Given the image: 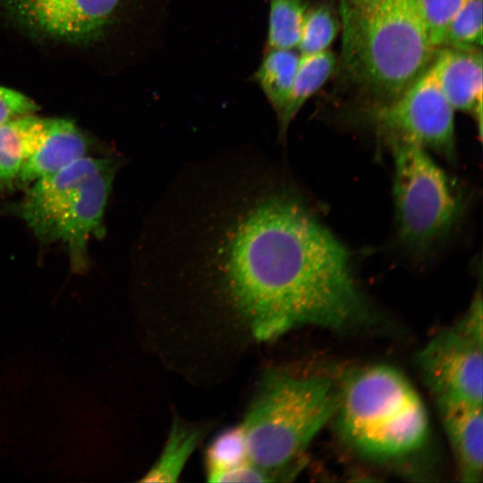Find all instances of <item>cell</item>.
Listing matches in <instances>:
<instances>
[{"instance_id":"5","label":"cell","mask_w":483,"mask_h":483,"mask_svg":"<svg viewBox=\"0 0 483 483\" xmlns=\"http://www.w3.org/2000/svg\"><path fill=\"white\" fill-rule=\"evenodd\" d=\"M388 144L394 160V199L400 239L411 250H426L459 218L462 193L428 150L402 141Z\"/></svg>"},{"instance_id":"22","label":"cell","mask_w":483,"mask_h":483,"mask_svg":"<svg viewBox=\"0 0 483 483\" xmlns=\"http://www.w3.org/2000/svg\"><path fill=\"white\" fill-rule=\"evenodd\" d=\"M464 0H415L433 46L441 47L446 27Z\"/></svg>"},{"instance_id":"10","label":"cell","mask_w":483,"mask_h":483,"mask_svg":"<svg viewBox=\"0 0 483 483\" xmlns=\"http://www.w3.org/2000/svg\"><path fill=\"white\" fill-rule=\"evenodd\" d=\"M103 158L83 157L32 182L20 205V215L38 240L47 243L64 204Z\"/></svg>"},{"instance_id":"18","label":"cell","mask_w":483,"mask_h":483,"mask_svg":"<svg viewBox=\"0 0 483 483\" xmlns=\"http://www.w3.org/2000/svg\"><path fill=\"white\" fill-rule=\"evenodd\" d=\"M309 7L308 0H269L267 47H297Z\"/></svg>"},{"instance_id":"13","label":"cell","mask_w":483,"mask_h":483,"mask_svg":"<svg viewBox=\"0 0 483 483\" xmlns=\"http://www.w3.org/2000/svg\"><path fill=\"white\" fill-rule=\"evenodd\" d=\"M443 425L465 482H479L483 468L482 405L438 406Z\"/></svg>"},{"instance_id":"7","label":"cell","mask_w":483,"mask_h":483,"mask_svg":"<svg viewBox=\"0 0 483 483\" xmlns=\"http://www.w3.org/2000/svg\"><path fill=\"white\" fill-rule=\"evenodd\" d=\"M482 339L458 324L419 352V369L438 406L482 405Z\"/></svg>"},{"instance_id":"24","label":"cell","mask_w":483,"mask_h":483,"mask_svg":"<svg viewBox=\"0 0 483 483\" xmlns=\"http://www.w3.org/2000/svg\"><path fill=\"white\" fill-rule=\"evenodd\" d=\"M275 478L250 462L217 474L211 482H267Z\"/></svg>"},{"instance_id":"8","label":"cell","mask_w":483,"mask_h":483,"mask_svg":"<svg viewBox=\"0 0 483 483\" xmlns=\"http://www.w3.org/2000/svg\"><path fill=\"white\" fill-rule=\"evenodd\" d=\"M128 0H0L13 20L41 36L86 44L103 38Z\"/></svg>"},{"instance_id":"1","label":"cell","mask_w":483,"mask_h":483,"mask_svg":"<svg viewBox=\"0 0 483 483\" xmlns=\"http://www.w3.org/2000/svg\"><path fill=\"white\" fill-rule=\"evenodd\" d=\"M231 211L201 260L257 340L361 318L346 249L297 198L265 192Z\"/></svg>"},{"instance_id":"20","label":"cell","mask_w":483,"mask_h":483,"mask_svg":"<svg viewBox=\"0 0 483 483\" xmlns=\"http://www.w3.org/2000/svg\"><path fill=\"white\" fill-rule=\"evenodd\" d=\"M482 0H464L445 31L441 47L481 48Z\"/></svg>"},{"instance_id":"6","label":"cell","mask_w":483,"mask_h":483,"mask_svg":"<svg viewBox=\"0 0 483 483\" xmlns=\"http://www.w3.org/2000/svg\"><path fill=\"white\" fill-rule=\"evenodd\" d=\"M453 111L429 65L401 96L387 104L368 108L367 114L376 132L388 143H411L453 161Z\"/></svg>"},{"instance_id":"3","label":"cell","mask_w":483,"mask_h":483,"mask_svg":"<svg viewBox=\"0 0 483 483\" xmlns=\"http://www.w3.org/2000/svg\"><path fill=\"white\" fill-rule=\"evenodd\" d=\"M339 391L326 377L267 371L241 423L250 462L276 479L334 417Z\"/></svg>"},{"instance_id":"14","label":"cell","mask_w":483,"mask_h":483,"mask_svg":"<svg viewBox=\"0 0 483 483\" xmlns=\"http://www.w3.org/2000/svg\"><path fill=\"white\" fill-rule=\"evenodd\" d=\"M336 65V58L329 50L311 55H300L295 79L281 113L276 116L278 134L284 139L291 122L306 101L329 79Z\"/></svg>"},{"instance_id":"11","label":"cell","mask_w":483,"mask_h":483,"mask_svg":"<svg viewBox=\"0 0 483 483\" xmlns=\"http://www.w3.org/2000/svg\"><path fill=\"white\" fill-rule=\"evenodd\" d=\"M436 80L454 110L470 114L482 131L480 48L440 47L430 64Z\"/></svg>"},{"instance_id":"17","label":"cell","mask_w":483,"mask_h":483,"mask_svg":"<svg viewBox=\"0 0 483 483\" xmlns=\"http://www.w3.org/2000/svg\"><path fill=\"white\" fill-rule=\"evenodd\" d=\"M203 431L174 419L161 454L140 479L142 482H175L199 445Z\"/></svg>"},{"instance_id":"23","label":"cell","mask_w":483,"mask_h":483,"mask_svg":"<svg viewBox=\"0 0 483 483\" xmlns=\"http://www.w3.org/2000/svg\"><path fill=\"white\" fill-rule=\"evenodd\" d=\"M38 105L26 95L0 86V123L33 115Z\"/></svg>"},{"instance_id":"9","label":"cell","mask_w":483,"mask_h":483,"mask_svg":"<svg viewBox=\"0 0 483 483\" xmlns=\"http://www.w3.org/2000/svg\"><path fill=\"white\" fill-rule=\"evenodd\" d=\"M115 170L112 158H103L67 200L49 233L47 243L60 241L65 244L75 272L88 268L89 238L105 233L104 213Z\"/></svg>"},{"instance_id":"19","label":"cell","mask_w":483,"mask_h":483,"mask_svg":"<svg viewBox=\"0 0 483 483\" xmlns=\"http://www.w3.org/2000/svg\"><path fill=\"white\" fill-rule=\"evenodd\" d=\"M206 476L211 480L219 473L250 462L242 424L219 433L210 443L205 457Z\"/></svg>"},{"instance_id":"2","label":"cell","mask_w":483,"mask_h":483,"mask_svg":"<svg viewBox=\"0 0 483 483\" xmlns=\"http://www.w3.org/2000/svg\"><path fill=\"white\" fill-rule=\"evenodd\" d=\"M340 15L343 72L367 108L401 96L439 49L415 0H340Z\"/></svg>"},{"instance_id":"16","label":"cell","mask_w":483,"mask_h":483,"mask_svg":"<svg viewBox=\"0 0 483 483\" xmlns=\"http://www.w3.org/2000/svg\"><path fill=\"white\" fill-rule=\"evenodd\" d=\"M300 55L293 49L267 47L261 64L254 74L276 116L281 113L289 97Z\"/></svg>"},{"instance_id":"21","label":"cell","mask_w":483,"mask_h":483,"mask_svg":"<svg viewBox=\"0 0 483 483\" xmlns=\"http://www.w3.org/2000/svg\"><path fill=\"white\" fill-rule=\"evenodd\" d=\"M339 25L338 19L327 4L309 7L297 46L301 55L326 50L336 37Z\"/></svg>"},{"instance_id":"15","label":"cell","mask_w":483,"mask_h":483,"mask_svg":"<svg viewBox=\"0 0 483 483\" xmlns=\"http://www.w3.org/2000/svg\"><path fill=\"white\" fill-rule=\"evenodd\" d=\"M42 118L29 115L0 123V185L11 182L36 148Z\"/></svg>"},{"instance_id":"4","label":"cell","mask_w":483,"mask_h":483,"mask_svg":"<svg viewBox=\"0 0 483 483\" xmlns=\"http://www.w3.org/2000/svg\"><path fill=\"white\" fill-rule=\"evenodd\" d=\"M334 416L347 443L375 459L411 454L424 445L429 433L419 394L400 371L386 365L352 376L339 391Z\"/></svg>"},{"instance_id":"12","label":"cell","mask_w":483,"mask_h":483,"mask_svg":"<svg viewBox=\"0 0 483 483\" xmlns=\"http://www.w3.org/2000/svg\"><path fill=\"white\" fill-rule=\"evenodd\" d=\"M87 148V140L73 122L42 118L39 140L17 178L25 184L33 182L85 157Z\"/></svg>"}]
</instances>
